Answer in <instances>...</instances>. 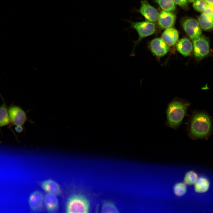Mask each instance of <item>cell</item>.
Instances as JSON below:
<instances>
[{"mask_svg":"<svg viewBox=\"0 0 213 213\" xmlns=\"http://www.w3.org/2000/svg\"><path fill=\"white\" fill-rule=\"evenodd\" d=\"M212 131V121L207 114L200 112L193 114L190 122V137L194 140L206 138L210 135Z\"/></svg>","mask_w":213,"mask_h":213,"instance_id":"1","label":"cell"},{"mask_svg":"<svg viewBox=\"0 0 213 213\" xmlns=\"http://www.w3.org/2000/svg\"><path fill=\"white\" fill-rule=\"evenodd\" d=\"M189 103L178 98H175L169 103L166 109V125L174 129L182 124Z\"/></svg>","mask_w":213,"mask_h":213,"instance_id":"2","label":"cell"},{"mask_svg":"<svg viewBox=\"0 0 213 213\" xmlns=\"http://www.w3.org/2000/svg\"><path fill=\"white\" fill-rule=\"evenodd\" d=\"M130 24L131 28L134 29L138 35L137 40L134 42V45L130 55L135 54L134 51L136 46L144 38L153 34L156 31V26L154 23L149 21L137 22H132L128 20Z\"/></svg>","mask_w":213,"mask_h":213,"instance_id":"3","label":"cell"},{"mask_svg":"<svg viewBox=\"0 0 213 213\" xmlns=\"http://www.w3.org/2000/svg\"><path fill=\"white\" fill-rule=\"evenodd\" d=\"M90 204L87 198L80 194H74L68 199L66 206V212L88 213L89 210Z\"/></svg>","mask_w":213,"mask_h":213,"instance_id":"4","label":"cell"},{"mask_svg":"<svg viewBox=\"0 0 213 213\" xmlns=\"http://www.w3.org/2000/svg\"><path fill=\"white\" fill-rule=\"evenodd\" d=\"M8 111L10 123L12 125L23 126L27 121L33 123V121L29 120L26 112L20 106L12 105L9 107Z\"/></svg>","mask_w":213,"mask_h":213,"instance_id":"5","label":"cell"},{"mask_svg":"<svg viewBox=\"0 0 213 213\" xmlns=\"http://www.w3.org/2000/svg\"><path fill=\"white\" fill-rule=\"evenodd\" d=\"M182 25L185 31L192 40L201 36V27L198 22L195 19L192 18L185 19L183 21Z\"/></svg>","mask_w":213,"mask_h":213,"instance_id":"6","label":"cell"},{"mask_svg":"<svg viewBox=\"0 0 213 213\" xmlns=\"http://www.w3.org/2000/svg\"><path fill=\"white\" fill-rule=\"evenodd\" d=\"M193 40L194 54L196 57L201 58L208 55L209 52V43L205 37L200 36Z\"/></svg>","mask_w":213,"mask_h":213,"instance_id":"7","label":"cell"},{"mask_svg":"<svg viewBox=\"0 0 213 213\" xmlns=\"http://www.w3.org/2000/svg\"><path fill=\"white\" fill-rule=\"evenodd\" d=\"M138 12L148 21L154 22L157 21L159 13L158 11L149 4L147 0H142Z\"/></svg>","mask_w":213,"mask_h":213,"instance_id":"8","label":"cell"},{"mask_svg":"<svg viewBox=\"0 0 213 213\" xmlns=\"http://www.w3.org/2000/svg\"><path fill=\"white\" fill-rule=\"evenodd\" d=\"M150 48L156 56L161 57L165 55L169 50V46L162 38H156L152 40L149 43Z\"/></svg>","mask_w":213,"mask_h":213,"instance_id":"9","label":"cell"},{"mask_svg":"<svg viewBox=\"0 0 213 213\" xmlns=\"http://www.w3.org/2000/svg\"><path fill=\"white\" fill-rule=\"evenodd\" d=\"M176 17L171 12L163 10L159 14L158 24L162 28L167 29L174 26Z\"/></svg>","mask_w":213,"mask_h":213,"instance_id":"10","label":"cell"},{"mask_svg":"<svg viewBox=\"0 0 213 213\" xmlns=\"http://www.w3.org/2000/svg\"><path fill=\"white\" fill-rule=\"evenodd\" d=\"M44 198L42 193L38 190L32 193L29 196L28 203L31 209L33 211L40 210L42 207Z\"/></svg>","mask_w":213,"mask_h":213,"instance_id":"11","label":"cell"},{"mask_svg":"<svg viewBox=\"0 0 213 213\" xmlns=\"http://www.w3.org/2000/svg\"><path fill=\"white\" fill-rule=\"evenodd\" d=\"M162 38L169 46H172L178 41V31L172 28L166 29L162 35Z\"/></svg>","mask_w":213,"mask_h":213,"instance_id":"12","label":"cell"},{"mask_svg":"<svg viewBox=\"0 0 213 213\" xmlns=\"http://www.w3.org/2000/svg\"><path fill=\"white\" fill-rule=\"evenodd\" d=\"M176 48L180 53L184 56H187L191 54L193 49V45L189 39L184 38L178 41Z\"/></svg>","mask_w":213,"mask_h":213,"instance_id":"13","label":"cell"},{"mask_svg":"<svg viewBox=\"0 0 213 213\" xmlns=\"http://www.w3.org/2000/svg\"><path fill=\"white\" fill-rule=\"evenodd\" d=\"M42 188L47 193L56 196L61 194V191L59 185L51 179H48L42 181L41 184Z\"/></svg>","mask_w":213,"mask_h":213,"instance_id":"14","label":"cell"},{"mask_svg":"<svg viewBox=\"0 0 213 213\" xmlns=\"http://www.w3.org/2000/svg\"><path fill=\"white\" fill-rule=\"evenodd\" d=\"M198 22L203 29L208 30L213 28V15L203 12L199 17Z\"/></svg>","mask_w":213,"mask_h":213,"instance_id":"15","label":"cell"},{"mask_svg":"<svg viewBox=\"0 0 213 213\" xmlns=\"http://www.w3.org/2000/svg\"><path fill=\"white\" fill-rule=\"evenodd\" d=\"M44 201L46 208L49 212H54L58 208V201L54 195L47 193L44 197Z\"/></svg>","mask_w":213,"mask_h":213,"instance_id":"16","label":"cell"},{"mask_svg":"<svg viewBox=\"0 0 213 213\" xmlns=\"http://www.w3.org/2000/svg\"><path fill=\"white\" fill-rule=\"evenodd\" d=\"M1 97L2 103L0 106V127L7 125L10 123L6 104L2 97Z\"/></svg>","mask_w":213,"mask_h":213,"instance_id":"17","label":"cell"},{"mask_svg":"<svg viewBox=\"0 0 213 213\" xmlns=\"http://www.w3.org/2000/svg\"><path fill=\"white\" fill-rule=\"evenodd\" d=\"M195 189L197 192L202 193L207 191L209 188V183L208 180L204 178H200L195 182Z\"/></svg>","mask_w":213,"mask_h":213,"instance_id":"18","label":"cell"},{"mask_svg":"<svg viewBox=\"0 0 213 213\" xmlns=\"http://www.w3.org/2000/svg\"><path fill=\"white\" fill-rule=\"evenodd\" d=\"M163 10L172 12L176 9V4L173 0H154Z\"/></svg>","mask_w":213,"mask_h":213,"instance_id":"19","label":"cell"},{"mask_svg":"<svg viewBox=\"0 0 213 213\" xmlns=\"http://www.w3.org/2000/svg\"><path fill=\"white\" fill-rule=\"evenodd\" d=\"M102 213H118V210L112 202L106 201L103 204L101 209Z\"/></svg>","mask_w":213,"mask_h":213,"instance_id":"20","label":"cell"},{"mask_svg":"<svg viewBox=\"0 0 213 213\" xmlns=\"http://www.w3.org/2000/svg\"><path fill=\"white\" fill-rule=\"evenodd\" d=\"M207 4L204 0H195L193 2V6L195 10L203 13L206 10Z\"/></svg>","mask_w":213,"mask_h":213,"instance_id":"21","label":"cell"},{"mask_svg":"<svg viewBox=\"0 0 213 213\" xmlns=\"http://www.w3.org/2000/svg\"><path fill=\"white\" fill-rule=\"evenodd\" d=\"M197 179V174L193 171H190L186 174L184 178V181L186 184L191 185L195 183Z\"/></svg>","mask_w":213,"mask_h":213,"instance_id":"22","label":"cell"},{"mask_svg":"<svg viewBox=\"0 0 213 213\" xmlns=\"http://www.w3.org/2000/svg\"><path fill=\"white\" fill-rule=\"evenodd\" d=\"M174 190L176 195L181 196L184 194L186 192V186L183 183H178L175 185Z\"/></svg>","mask_w":213,"mask_h":213,"instance_id":"23","label":"cell"},{"mask_svg":"<svg viewBox=\"0 0 213 213\" xmlns=\"http://www.w3.org/2000/svg\"><path fill=\"white\" fill-rule=\"evenodd\" d=\"M175 4L182 8L187 9L188 8V2L187 0H173Z\"/></svg>","mask_w":213,"mask_h":213,"instance_id":"24","label":"cell"},{"mask_svg":"<svg viewBox=\"0 0 213 213\" xmlns=\"http://www.w3.org/2000/svg\"><path fill=\"white\" fill-rule=\"evenodd\" d=\"M204 12L213 15V4H208L206 9Z\"/></svg>","mask_w":213,"mask_h":213,"instance_id":"25","label":"cell"},{"mask_svg":"<svg viewBox=\"0 0 213 213\" xmlns=\"http://www.w3.org/2000/svg\"><path fill=\"white\" fill-rule=\"evenodd\" d=\"M15 130L17 133H21L24 130L23 127L20 125H16L15 127Z\"/></svg>","mask_w":213,"mask_h":213,"instance_id":"26","label":"cell"},{"mask_svg":"<svg viewBox=\"0 0 213 213\" xmlns=\"http://www.w3.org/2000/svg\"><path fill=\"white\" fill-rule=\"evenodd\" d=\"M207 4H213V0H204Z\"/></svg>","mask_w":213,"mask_h":213,"instance_id":"27","label":"cell"},{"mask_svg":"<svg viewBox=\"0 0 213 213\" xmlns=\"http://www.w3.org/2000/svg\"><path fill=\"white\" fill-rule=\"evenodd\" d=\"M188 2L191 3L193 2L195 0H187Z\"/></svg>","mask_w":213,"mask_h":213,"instance_id":"28","label":"cell"}]
</instances>
